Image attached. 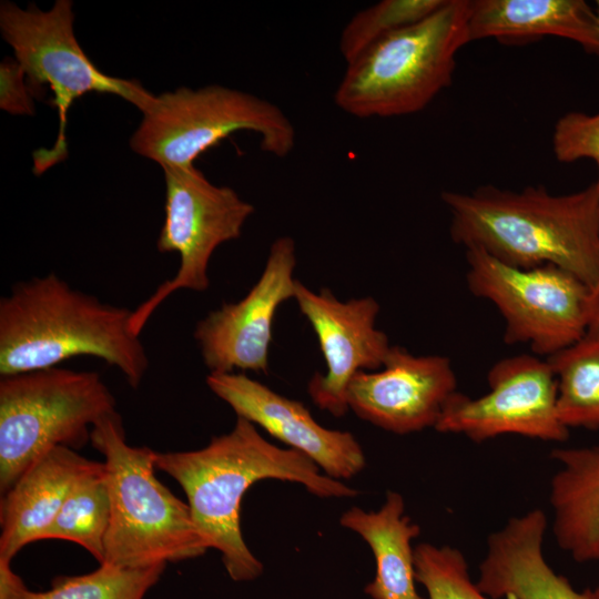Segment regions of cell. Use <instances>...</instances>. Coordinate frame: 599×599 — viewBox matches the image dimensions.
Instances as JSON below:
<instances>
[{"mask_svg":"<svg viewBox=\"0 0 599 599\" xmlns=\"http://www.w3.org/2000/svg\"><path fill=\"white\" fill-rule=\"evenodd\" d=\"M155 467L180 484L205 546L221 552L234 581H252L264 570L245 544L240 526L242 499L255 483L293 481L321 498H351L358 494L322 474L304 454L270 443L253 423L241 417L231 432L213 437L201 449L156 451Z\"/></svg>","mask_w":599,"mask_h":599,"instance_id":"6da1fadb","label":"cell"},{"mask_svg":"<svg viewBox=\"0 0 599 599\" xmlns=\"http://www.w3.org/2000/svg\"><path fill=\"white\" fill-rule=\"evenodd\" d=\"M450 237L510 266L554 265L589 288L599 278V194L587 189L555 195L544 186L520 191L484 185L444 191Z\"/></svg>","mask_w":599,"mask_h":599,"instance_id":"7a4b0ae2","label":"cell"},{"mask_svg":"<svg viewBox=\"0 0 599 599\" xmlns=\"http://www.w3.org/2000/svg\"><path fill=\"white\" fill-rule=\"evenodd\" d=\"M132 313L73 288L55 273L18 282L0 300V375L88 355L116 367L138 388L150 362L131 329Z\"/></svg>","mask_w":599,"mask_h":599,"instance_id":"3957f363","label":"cell"},{"mask_svg":"<svg viewBox=\"0 0 599 599\" xmlns=\"http://www.w3.org/2000/svg\"><path fill=\"white\" fill-rule=\"evenodd\" d=\"M90 441L104 457L110 496L102 564L145 568L205 554L187 504L155 477L156 451L126 443L118 412L94 424Z\"/></svg>","mask_w":599,"mask_h":599,"instance_id":"277c9868","label":"cell"},{"mask_svg":"<svg viewBox=\"0 0 599 599\" xmlns=\"http://www.w3.org/2000/svg\"><path fill=\"white\" fill-rule=\"evenodd\" d=\"M469 0H445L346 63L334 101L356 118L419 112L450 85L456 55L468 39Z\"/></svg>","mask_w":599,"mask_h":599,"instance_id":"5b68a950","label":"cell"},{"mask_svg":"<svg viewBox=\"0 0 599 599\" xmlns=\"http://www.w3.org/2000/svg\"><path fill=\"white\" fill-rule=\"evenodd\" d=\"M115 398L99 373L59 366L0 378V490L58 446L83 447Z\"/></svg>","mask_w":599,"mask_h":599,"instance_id":"8992f818","label":"cell"},{"mask_svg":"<svg viewBox=\"0 0 599 599\" xmlns=\"http://www.w3.org/2000/svg\"><path fill=\"white\" fill-rule=\"evenodd\" d=\"M130 139V148L161 167H187L238 131L254 132L262 151L287 156L295 128L280 106L248 92L210 84L181 87L155 97Z\"/></svg>","mask_w":599,"mask_h":599,"instance_id":"52a82bcc","label":"cell"},{"mask_svg":"<svg viewBox=\"0 0 599 599\" xmlns=\"http://www.w3.org/2000/svg\"><path fill=\"white\" fill-rule=\"evenodd\" d=\"M72 1L58 0L50 10L34 4L21 9L2 1L0 30L21 64L35 99L53 93L51 105L58 110L60 129L57 143L35 156V166L43 172L67 154L64 128L71 104L88 93L113 94L133 104L142 113L155 97L136 80L109 75L90 60L79 44L74 30Z\"/></svg>","mask_w":599,"mask_h":599,"instance_id":"ba28073f","label":"cell"},{"mask_svg":"<svg viewBox=\"0 0 599 599\" xmlns=\"http://www.w3.org/2000/svg\"><path fill=\"white\" fill-rule=\"evenodd\" d=\"M468 290L491 302L505 321L507 344L548 357L585 337L589 287L554 265L520 268L478 248L466 250Z\"/></svg>","mask_w":599,"mask_h":599,"instance_id":"9c48e42d","label":"cell"},{"mask_svg":"<svg viewBox=\"0 0 599 599\" xmlns=\"http://www.w3.org/2000/svg\"><path fill=\"white\" fill-rule=\"evenodd\" d=\"M165 182V216L156 242L161 253L176 252L175 275L158 286L135 309L131 329L140 336L151 315L179 290L209 288V263L223 243L238 238L254 206L235 190L210 182L194 165L162 167Z\"/></svg>","mask_w":599,"mask_h":599,"instance_id":"30bf717a","label":"cell"},{"mask_svg":"<svg viewBox=\"0 0 599 599\" xmlns=\"http://www.w3.org/2000/svg\"><path fill=\"white\" fill-rule=\"evenodd\" d=\"M488 392L470 397L455 392L434 427L481 443L502 435L564 441L569 429L557 414V384L548 361L521 354L496 362Z\"/></svg>","mask_w":599,"mask_h":599,"instance_id":"8fae6325","label":"cell"},{"mask_svg":"<svg viewBox=\"0 0 599 599\" xmlns=\"http://www.w3.org/2000/svg\"><path fill=\"white\" fill-rule=\"evenodd\" d=\"M295 265L293 238L277 237L263 273L248 293L236 303L210 312L196 324L193 337L209 374L267 372L275 313L295 295Z\"/></svg>","mask_w":599,"mask_h":599,"instance_id":"7c38bea8","label":"cell"},{"mask_svg":"<svg viewBox=\"0 0 599 599\" xmlns=\"http://www.w3.org/2000/svg\"><path fill=\"white\" fill-rule=\"evenodd\" d=\"M294 300L314 329L326 363V372L313 375L307 392L321 409L342 417L349 409L352 378L362 370L379 369L392 348L387 335L375 327L379 304L370 296L341 302L329 290L315 293L298 281Z\"/></svg>","mask_w":599,"mask_h":599,"instance_id":"4fadbf2b","label":"cell"},{"mask_svg":"<svg viewBox=\"0 0 599 599\" xmlns=\"http://www.w3.org/2000/svg\"><path fill=\"white\" fill-rule=\"evenodd\" d=\"M457 392L449 358L416 356L392 346L384 365L358 372L347 388V404L359 418L406 435L435 427L444 405Z\"/></svg>","mask_w":599,"mask_h":599,"instance_id":"5bb4252c","label":"cell"},{"mask_svg":"<svg viewBox=\"0 0 599 599\" xmlns=\"http://www.w3.org/2000/svg\"><path fill=\"white\" fill-rule=\"evenodd\" d=\"M207 387L236 414L313 460L333 479H349L366 464L349 432L319 425L301 402L287 398L241 373L209 374Z\"/></svg>","mask_w":599,"mask_h":599,"instance_id":"9a60e30c","label":"cell"},{"mask_svg":"<svg viewBox=\"0 0 599 599\" xmlns=\"http://www.w3.org/2000/svg\"><path fill=\"white\" fill-rule=\"evenodd\" d=\"M545 511L534 508L510 517L486 541L477 586L493 599H592L558 575L544 555Z\"/></svg>","mask_w":599,"mask_h":599,"instance_id":"2e32d148","label":"cell"},{"mask_svg":"<svg viewBox=\"0 0 599 599\" xmlns=\"http://www.w3.org/2000/svg\"><path fill=\"white\" fill-rule=\"evenodd\" d=\"M99 461L58 446L34 463L4 494L0 502V560L12 558L40 540L75 481Z\"/></svg>","mask_w":599,"mask_h":599,"instance_id":"e0dca14e","label":"cell"},{"mask_svg":"<svg viewBox=\"0 0 599 599\" xmlns=\"http://www.w3.org/2000/svg\"><path fill=\"white\" fill-rule=\"evenodd\" d=\"M467 27L469 42L493 38L524 44L551 35L599 54V18L583 0H474Z\"/></svg>","mask_w":599,"mask_h":599,"instance_id":"ac0fdd59","label":"cell"},{"mask_svg":"<svg viewBox=\"0 0 599 599\" xmlns=\"http://www.w3.org/2000/svg\"><path fill=\"white\" fill-rule=\"evenodd\" d=\"M549 502L552 535L577 562L599 559V444L555 448Z\"/></svg>","mask_w":599,"mask_h":599,"instance_id":"d6986e66","label":"cell"},{"mask_svg":"<svg viewBox=\"0 0 599 599\" xmlns=\"http://www.w3.org/2000/svg\"><path fill=\"white\" fill-rule=\"evenodd\" d=\"M339 524L358 534L375 558L374 579L365 593L372 599H425L416 589L414 548L412 540L420 528L405 515V501L397 491H387L376 511L352 507L344 511Z\"/></svg>","mask_w":599,"mask_h":599,"instance_id":"ffe728a7","label":"cell"},{"mask_svg":"<svg viewBox=\"0 0 599 599\" xmlns=\"http://www.w3.org/2000/svg\"><path fill=\"white\" fill-rule=\"evenodd\" d=\"M10 564L0 560V599H143L166 567L161 564L123 568L101 564L89 573L54 578L49 590L32 591L13 572Z\"/></svg>","mask_w":599,"mask_h":599,"instance_id":"44dd1931","label":"cell"},{"mask_svg":"<svg viewBox=\"0 0 599 599\" xmlns=\"http://www.w3.org/2000/svg\"><path fill=\"white\" fill-rule=\"evenodd\" d=\"M557 384V414L569 428H599V339L585 335L546 357Z\"/></svg>","mask_w":599,"mask_h":599,"instance_id":"7402d4cb","label":"cell"},{"mask_svg":"<svg viewBox=\"0 0 599 599\" xmlns=\"http://www.w3.org/2000/svg\"><path fill=\"white\" fill-rule=\"evenodd\" d=\"M109 522L110 496L104 464L99 461L75 481L40 540L60 539L78 544L102 564Z\"/></svg>","mask_w":599,"mask_h":599,"instance_id":"603a6c76","label":"cell"},{"mask_svg":"<svg viewBox=\"0 0 599 599\" xmlns=\"http://www.w3.org/2000/svg\"><path fill=\"white\" fill-rule=\"evenodd\" d=\"M445 0H383L352 17L342 30L339 52L346 63L383 37L415 23Z\"/></svg>","mask_w":599,"mask_h":599,"instance_id":"cb8c5ba5","label":"cell"},{"mask_svg":"<svg viewBox=\"0 0 599 599\" xmlns=\"http://www.w3.org/2000/svg\"><path fill=\"white\" fill-rule=\"evenodd\" d=\"M414 565L428 599H493L473 581L464 554L455 547L418 544Z\"/></svg>","mask_w":599,"mask_h":599,"instance_id":"d4e9b609","label":"cell"},{"mask_svg":"<svg viewBox=\"0 0 599 599\" xmlns=\"http://www.w3.org/2000/svg\"><path fill=\"white\" fill-rule=\"evenodd\" d=\"M552 151L560 162L571 163L591 159L598 166V179L593 183L599 194V113L568 112L555 124Z\"/></svg>","mask_w":599,"mask_h":599,"instance_id":"484cf974","label":"cell"},{"mask_svg":"<svg viewBox=\"0 0 599 599\" xmlns=\"http://www.w3.org/2000/svg\"><path fill=\"white\" fill-rule=\"evenodd\" d=\"M34 99L21 64L6 57L0 63V108L13 115H32Z\"/></svg>","mask_w":599,"mask_h":599,"instance_id":"4316f807","label":"cell"},{"mask_svg":"<svg viewBox=\"0 0 599 599\" xmlns=\"http://www.w3.org/2000/svg\"><path fill=\"white\" fill-rule=\"evenodd\" d=\"M587 336L599 339V278L589 288Z\"/></svg>","mask_w":599,"mask_h":599,"instance_id":"83f0119b","label":"cell"},{"mask_svg":"<svg viewBox=\"0 0 599 599\" xmlns=\"http://www.w3.org/2000/svg\"><path fill=\"white\" fill-rule=\"evenodd\" d=\"M598 564H599V559H598ZM589 591L592 599H599V568H598V581L593 588L591 589L589 588Z\"/></svg>","mask_w":599,"mask_h":599,"instance_id":"f1b7e54d","label":"cell"},{"mask_svg":"<svg viewBox=\"0 0 599 599\" xmlns=\"http://www.w3.org/2000/svg\"><path fill=\"white\" fill-rule=\"evenodd\" d=\"M596 3H597V4H596V7H597L596 12H597L598 18H599V0H598Z\"/></svg>","mask_w":599,"mask_h":599,"instance_id":"f546056e","label":"cell"}]
</instances>
